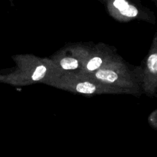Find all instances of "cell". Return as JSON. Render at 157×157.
I'll return each instance as SVG.
<instances>
[{"mask_svg": "<svg viewBox=\"0 0 157 157\" xmlns=\"http://www.w3.org/2000/svg\"><path fill=\"white\" fill-rule=\"evenodd\" d=\"M120 12L123 15L127 17H136L138 15V10L135 6L129 4L128 6H126L124 9L120 10Z\"/></svg>", "mask_w": 157, "mask_h": 157, "instance_id": "4", "label": "cell"}, {"mask_svg": "<svg viewBox=\"0 0 157 157\" xmlns=\"http://www.w3.org/2000/svg\"><path fill=\"white\" fill-rule=\"evenodd\" d=\"M96 78L101 81H106L108 83H113L116 81L118 78V75L116 72L110 70H101L95 75Z\"/></svg>", "mask_w": 157, "mask_h": 157, "instance_id": "1", "label": "cell"}, {"mask_svg": "<svg viewBox=\"0 0 157 157\" xmlns=\"http://www.w3.org/2000/svg\"><path fill=\"white\" fill-rule=\"evenodd\" d=\"M147 66L150 71L153 74H156L157 72V55L153 54L150 55L147 61Z\"/></svg>", "mask_w": 157, "mask_h": 157, "instance_id": "6", "label": "cell"}, {"mask_svg": "<svg viewBox=\"0 0 157 157\" xmlns=\"http://www.w3.org/2000/svg\"><path fill=\"white\" fill-rule=\"evenodd\" d=\"M46 71H47V69H46V67L44 66H38L35 69V71H34L33 75L32 76V79L33 81H39V80L42 79L45 76Z\"/></svg>", "mask_w": 157, "mask_h": 157, "instance_id": "5", "label": "cell"}, {"mask_svg": "<svg viewBox=\"0 0 157 157\" xmlns=\"http://www.w3.org/2000/svg\"><path fill=\"white\" fill-rule=\"evenodd\" d=\"M102 59L101 58H98V57H96V58H94L90 60V61L87 64V67L89 71H95L96 69L99 68L101 67V65L102 64Z\"/></svg>", "mask_w": 157, "mask_h": 157, "instance_id": "7", "label": "cell"}, {"mask_svg": "<svg viewBox=\"0 0 157 157\" xmlns=\"http://www.w3.org/2000/svg\"><path fill=\"white\" fill-rule=\"evenodd\" d=\"M61 66L64 70H74L78 68L79 64L78 60L72 58H63L61 61Z\"/></svg>", "mask_w": 157, "mask_h": 157, "instance_id": "3", "label": "cell"}, {"mask_svg": "<svg viewBox=\"0 0 157 157\" xmlns=\"http://www.w3.org/2000/svg\"><path fill=\"white\" fill-rule=\"evenodd\" d=\"M113 5L116 9H117L120 11L121 9H124L126 6H128L129 3L126 0H114L113 2Z\"/></svg>", "mask_w": 157, "mask_h": 157, "instance_id": "8", "label": "cell"}, {"mask_svg": "<svg viewBox=\"0 0 157 157\" xmlns=\"http://www.w3.org/2000/svg\"><path fill=\"white\" fill-rule=\"evenodd\" d=\"M76 90L79 93L90 94L96 91V87L94 84L90 82H84L78 84L76 87Z\"/></svg>", "mask_w": 157, "mask_h": 157, "instance_id": "2", "label": "cell"}]
</instances>
